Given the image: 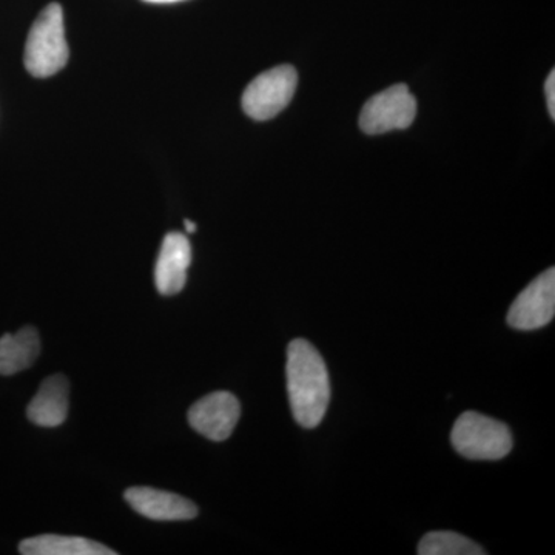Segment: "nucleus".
I'll use <instances>...</instances> for the list:
<instances>
[{"instance_id": "10", "label": "nucleus", "mask_w": 555, "mask_h": 555, "mask_svg": "<svg viewBox=\"0 0 555 555\" xmlns=\"http://www.w3.org/2000/svg\"><path fill=\"white\" fill-rule=\"evenodd\" d=\"M69 385L64 375H51L40 385L27 408L31 423L42 427H57L68 415Z\"/></svg>"}, {"instance_id": "2", "label": "nucleus", "mask_w": 555, "mask_h": 555, "mask_svg": "<svg viewBox=\"0 0 555 555\" xmlns=\"http://www.w3.org/2000/svg\"><path fill=\"white\" fill-rule=\"evenodd\" d=\"M64 11L53 2L40 11L25 43V68L35 78H50L67 65Z\"/></svg>"}, {"instance_id": "8", "label": "nucleus", "mask_w": 555, "mask_h": 555, "mask_svg": "<svg viewBox=\"0 0 555 555\" xmlns=\"http://www.w3.org/2000/svg\"><path fill=\"white\" fill-rule=\"evenodd\" d=\"M127 503L141 516L155 521H185L198 516V507L185 496L134 486L126 491Z\"/></svg>"}, {"instance_id": "14", "label": "nucleus", "mask_w": 555, "mask_h": 555, "mask_svg": "<svg viewBox=\"0 0 555 555\" xmlns=\"http://www.w3.org/2000/svg\"><path fill=\"white\" fill-rule=\"evenodd\" d=\"M545 93H546V102L547 109H550L551 118H555V72H551V75L547 76L545 83Z\"/></svg>"}, {"instance_id": "16", "label": "nucleus", "mask_w": 555, "mask_h": 555, "mask_svg": "<svg viewBox=\"0 0 555 555\" xmlns=\"http://www.w3.org/2000/svg\"><path fill=\"white\" fill-rule=\"evenodd\" d=\"M144 2H149V3H177V2H182V0H144Z\"/></svg>"}, {"instance_id": "9", "label": "nucleus", "mask_w": 555, "mask_h": 555, "mask_svg": "<svg viewBox=\"0 0 555 555\" xmlns=\"http://www.w3.org/2000/svg\"><path fill=\"white\" fill-rule=\"evenodd\" d=\"M192 262V246L188 236L171 232L163 241L155 268L156 288L160 295L171 297L188 283V270Z\"/></svg>"}, {"instance_id": "15", "label": "nucleus", "mask_w": 555, "mask_h": 555, "mask_svg": "<svg viewBox=\"0 0 555 555\" xmlns=\"http://www.w3.org/2000/svg\"><path fill=\"white\" fill-rule=\"evenodd\" d=\"M184 225H185V230H188L189 233L196 232V224H195V222L190 221V219H185Z\"/></svg>"}, {"instance_id": "3", "label": "nucleus", "mask_w": 555, "mask_h": 555, "mask_svg": "<svg viewBox=\"0 0 555 555\" xmlns=\"http://www.w3.org/2000/svg\"><path fill=\"white\" fill-rule=\"evenodd\" d=\"M451 441L455 451L469 460L494 462L505 459L513 449V436L505 423L473 411L456 420Z\"/></svg>"}, {"instance_id": "12", "label": "nucleus", "mask_w": 555, "mask_h": 555, "mask_svg": "<svg viewBox=\"0 0 555 555\" xmlns=\"http://www.w3.org/2000/svg\"><path fill=\"white\" fill-rule=\"evenodd\" d=\"M20 553L24 555H116V551L93 540L56 534L22 540Z\"/></svg>"}, {"instance_id": "13", "label": "nucleus", "mask_w": 555, "mask_h": 555, "mask_svg": "<svg viewBox=\"0 0 555 555\" xmlns=\"http://www.w3.org/2000/svg\"><path fill=\"white\" fill-rule=\"evenodd\" d=\"M420 555H483L477 543L451 531L429 532L418 545Z\"/></svg>"}, {"instance_id": "11", "label": "nucleus", "mask_w": 555, "mask_h": 555, "mask_svg": "<svg viewBox=\"0 0 555 555\" xmlns=\"http://www.w3.org/2000/svg\"><path fill=\"white\" fill-rule=\"evenodd\" d=\"M40 353V338L35 327L21 328L17 334L0 338V375L20 374L31 367Z\"/></svg>"}, {"instance_id": "5", "label": "nucleus", "mask_w": 555, "mask_h": 555, "mask_svg": "<svg viewBox=\"0 0 555 555\" xmlns=\"http://www.w3.org/2000/svg\"><path fill=\"white\" fill-rule=\"evenodd\" d=\"M416 116V101L404 83L389 87L375 94L364 104L360 127L367 134H383L404 130L412 126Z\"/></svg>"}, {"instance_id": "7", "label": "nucleus", "mask_w": 555, "mask_h": 555, "mask_svg": "<svg viewBox=\"0 0 555 555\" xmlns=\"http://www.w3.org/2000/svg\"><path fill=\"white\" fill-rule=\"evenodd\" d=\"M241 416L238 398L219 390L196 401L189 411V423L196 433L214 441H224L232 436Z\"/></svg>"}, {"instance_id": "1", "label": "nucleus", "mask_w": 555, "mask_h": 555, "mask_svg": "<svg viewBox=\"0 0 555 555\" xmlns=\"http://www.w3.org/2000/svg\"><path fill=\"white\" fill-rule=\"evenodd\" d=\"M287 393L292 414L299 426L317 427L331 401L326 363L308 339L297 338L287 347Z\"/></svg>"}, {"instance_id": "6", "label": "nucleus", "mask_w": 555, "mask_h": 555, "mask_svg": "<svg viewBox=\"0 0 555 555\" xmlns=\"http://www.w3.org/2000/svg\"><path fill=\"white\" fill-rule=\"evenodd\" d=\"M555 313V270L535 278L511 306L507 324L517 331H535L553 321Z\"/></svg>"}, {"instance_id": "4", "label": "nucleus", "mask_w": 555, "mask_h": 555, "mask_svg": "<svg viewBox=\"0 0 555 555\" xmlns=\"http://www.w3.org/2000/svg\"><path fill=\"white\" fill-rule=\"evenodd\" d=\"M297 86V69L292 65H278L248 83L243 94V109L255 120L275 118L291 104Z\"/></svg>"}]
</instances>
